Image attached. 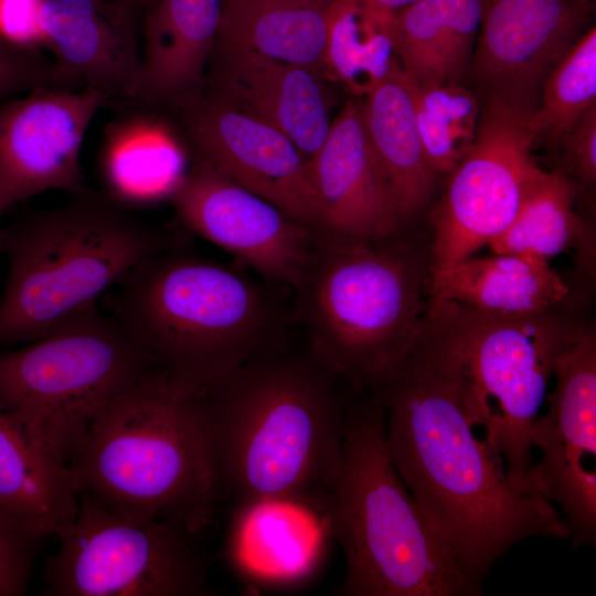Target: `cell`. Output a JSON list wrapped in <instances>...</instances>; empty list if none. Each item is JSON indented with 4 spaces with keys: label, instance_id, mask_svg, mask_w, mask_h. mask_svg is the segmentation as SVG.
<instances>
[{
    "label": "cell",
    "instance_id": "39",
    "mask_svg": "<svg viewBox=\"0 0 596 596\" xmlns=\"http://www.w3.org/2000/svg\"><path fill=\"white\" fill-rule=\"evenodd\" d=\"M586 1H590V0H586Z\"/></svg>",
    "mask_w": 596,
    "mask_h": 596
},
{
    "label": "cell",
    "instance_id": "2",
    "mask_svg": "<svg viewBox=\"0 0 596 596\" xmlns=\"http://www.w3.org/2000/svg\"><path fill=\"white\" fill-rule=\"evenodd\" d=\"M337 379L311 354L273 347L204 389L220 497L235 508L289 501L322 515L345 432Z\"/></svg>",
    "mask_w": 596,
    "mask_h": 596
},
{
    "label": "cell",
    "instance_id": "27",
    "mask_svg": "<svg viewBox=\"0 0 596 596\" xmlns=\"http://www.w3.org/2000/svg\"><path fill=\"white\" fill-rule=\"evenodd\" d=\"M332 0H221L216 39L324 75Z\"/></svg>",
    "mask_w": 596,
    "mask_h": 596
},
{
    "label": "cell",
    "instance_id": "4",
    "mask_svg": "<svg viewBox=\"0 0 596 596\" xmlns=\"http://www.w3.org/2000/svg\"><path fill=\"white\" fill-rule=\"evenodd\" d=\"M322 520L345 557L338 596H480L397 473L373 394L347 403L338 469Z\"/></svg>",
    "mask_w": 596,
    "mask_h": 596
},
{
    "label": "cell",
    "instance_id": "18",
    "mask_svg": "<svg viewBox=\"0 0 596 596\" xmlns=\"http://www.w3.org/2000/svg\"><path fill=\"white\" fill-rule=\"evenodd\" d=\"M137 13L115 0H43L42 45L66 75L107 95L108 105L137 98L142 75Z\"/></svg>",
    "mask_w": 596,
    "mask_h": 596
},
{
    "label": "cell",
    "instance_id": "35",
    "mask_svg": "<svg viewBox=\"0 0 596 596\" xmlns=\"http://www.w3.org/2000/svg\"><path fill=\"white\" fill-rule=\"evenodd\" d=\"M43 0H0V39L15 45L42 47L39 23Z\"/></svg>",
    "mask_w": 596,
    "mask_h": 596
},
{
    "label": "cell",
    "instance_id": "1",
    "mask_svg": "<svg viewBox=\"0 0 596 596\" xmlns=\"http://www.w3.org/2000/svg\"><path fill=\"white\" fill-rule=\"evenodd\" d=\"M385 413L390 458L479 595L492 565L532 536L566 540L555 505L519 491L451 389L415 353L368 386Z\"/></svg>",
    "mask_w": 596,
    "mask_h": 596
},
{
    "label": "cell",
    "instance_id": "33",
    "mask_svg": "<svg viewBox=\"0 0 596 596\" xmlns=\"http://www.w3.org/2000/svg\"><path fill=\"white\" fill-rule=\"evenodd\" d=\"M40 543L0 505V596L26 592Z\"/></svg>",
    "mask_w": 596,
    "mask_h": 596
},
{
    "label": "cell",
    "instance_id": "16",
    "mask_svg": "<svg viewBox=\"0 0 596 596\" xmlns=\"http://www.w3.org/2000/svg\"><path fill=\"white\" fill-rule=\"evenodd\" d=\"M109 98L98 89L38 87L0 106V214L38 193L84 188L79 152Z\"/></svg>",
    "mask_w": 596,
    "mask_h": 596
},
{
    "label": "cell",
    "instance_id": "30",
    "mask_svg": "<svg viewBox=\"0 0 596 596\" xmlns=\"http://www.w3.org/2000/svg\"><path fill=\"white\" fill-rule=\"evenodd\" d=\"M415 104L417 128L429 167L436 173H450L473 142L481 102L456 83L415 85Z\"/></svg>",
    "mask_w": 596,
    "mask_h": 596
},
{
    "label": "cell",
    "instance_id": "28",
    "mask_svg": "<svg viewBox=\"0 0 596 596\" xmlns=\"http://www.w3.org/2000/svg\"><path fill=\"white\" fill-rule=\"evenodd\" d=\"M393 15L376 14L360 0H332L327 11L324 76L363 97L397 61Z\"/></svg>",
    "mask_w": 596,
    "mask_h": 596
},
{
    "label": "cell",
    "instance_id": "20",
    "mask_svg": "<svg viewBox=\"0 0 596 596\" xmlns=\"http://www.w3.org/2000/svg\"><path fill=\"white\" fill-rule=\"evenodd\" d=\"M107 107L115 117L102 132L103 192L129 209L170 199L190 168L191 148L169 107L162 115L161 104L141 98Z\"/></svg>",
    "mask_w": 596,
    "mask_h": 596
},
{
    "label": "cell",
    "instance_id": "17",
    "mask_svg": "<svg viewBox=\"0 0 596 596\" xmlns=\"http://www.w3.org/2000/svg\"><path fill=\"white\" fill-rule=\"evenodd\" d=\"M327 82L318 71L216 39L200 91L283 131L309 166L332 121Z\"/></svg>",
    "mask_w": 596,
    "mask_h": 596
},
{
    "label": "cell",
    "instance_id": "21",
    "mask_svg": "<svg viewBox=\"0 0 596 596\" xmlns=\"http://www.w3.org/2000/svg\"><path fill=\"white\" fill-rule=\"evenodd\" d=\"M428 301L494 317L549 312L570 287L549 260L525 254L468 257L430 272Z\"/></svg>",
    "mask_w": 596,
    "mask_h": 596
},
{
    "label": "cell",
    "instance_id": "5",
    "mask_svg": "<svg viewBox=\"0 0 596 596\" xmlns=\"http://www.w3.org/2000/svg\"><path fill=\"white\" fill-rule=\"evenodd\" d=\"M168 246L163 230L85 187L58 206L24 211L1 227L9 268L0 345L32 342L97 307L132 268Z\"/></svg>",
    "mask_w": 596,
    "mask_h": 596
},
{
    "label": "cell",
    "instance_id": "10",
    "mask_svg": "<svg viewBox=\"0 0 596 596\" xmlns=\"http://www.w3.org/2000/svg\"><path fill=\"white\" fill-rule=\"evenodd\" d=\"M196 534L174 522L109 510L79 491L74 520L45 563L44 594L211 596L210 566Z\"/></svg>",
    "mask_w": 596,
    "mask_h": 596
},
{
    "label": "cell",
    "instance_id": "37",
    "mask_svg": "<svg viewBox=\"0 0 596 596\" xmlns=\"http://www.w3.org/2000/svg\"><path fill=\"white\" fill-rule=\"evenodd\" d=\"M121 3H125L134 9H136L138 12L143 9V7L149 2V0H115Z\"/></svg>",
    "mask_w": 596,
    "mask_h": 596
},
{
    "label": "cell",
    "instance_id": "38",
    "mask_svg": "<svg viewBox=\"0 0 596 596\" xmlns=\"http://www.w3.org/2000/svg\"><path fill=\"white\" fill-rule=\"evenodd\" d=\"M0 246H1V227H0Z\"/></svg>",
    "mask_w": 596,
    "mask_h": 596
},
{
    "label": "cell",
    "instance_id": "14",
    "mask_svg": "<svg viewBox=\"0 0 596 596\" xmlns=\"http://www.w3.org/2000/svg\"><path fill=\"white\" fill-rule=\"evenodd\" d=\"M169 200L189 231L260 275L300 290L318 230L294 220L195 156Z\"/></svg>",
    "mask_w": 596,
    "mask_h": 596
},
{
    "label": "cell",
    "instance_id": "11",
    "mask_svg": "<svg viewBox=\"0 0 596 596\" xmlns=\"http://www.w3.org/2000/svg\"><path fill=\"white\" fill-rule=\"evenodd\" d=\"M531 114L482 98L473 142L450 172L433 223L430 272L448 268L501 234L546 175L532 155Z\"/></svg>",
    "mask_w": 596,
    "mask_h": 596
},
{
    "label": "cell",
    "instance_id": "15",
    "mask_svg": "<svg viewBox=\"0 0 596 596\" xmlns=\"http://www.w3.org/2000/svg\"><path fill=\"white\" fill-rule=\"evenodd\" d=\"M586 0H487L469 73L482 98L531 114L543 85L583 35Z\"/></svg>",
    "mask_w": 596,
    "mask_h": 596
},
{
    "label": "cell",
    "instance_id": "36",
    "mask_svg": "<svg viewBox=\"0 0 596 596\" xmlns=\"http://www.w3.org/2000/svg\"><path fill=\"white\" fill-rule=\"evenodd\" d=\"M376 13L393 14L395 11L421 0H360Z\"/></svg>",
    "mask_w": 596,
    "mask_h": 596
},
{
    "label": "cell",
    "instance_id": "31",
    "mask_svg": "<svg viewBox=\"0 0 596 596\" xmlns=\"http://www.w3.org/2000/svg\"><path fill=\"white\" fill-rule=\"evenodd\" d=\"M596 105V30L584 33L546 78L530 125L536 143L556 146L564 132Z\"/></svg>",
    "mask_w": 596,
    "mask_h": 596
},
{
    "label": "cell",
    "instance_id": "24",
    "mask_svg": "<svg viewBox=\"0 0 596 596\" xmlns=\"http://www.w3.org/2000/svg\"><path fill=\"white\" fill-rule=\"evenodd\" d=\"M227 552L259 584H292L318 563L328 539L322 515L289 501H262L236 508Z\"/></svg>",
    "mask_w": 596,
    "mask_h": 596
},
{
    "label": "cell",
    "instance_id": "7",
    "mask_svg": "<svg viewBox=\"0 0 596 596\" xmlns=\"http://www.w3.org/2000/svg\"><path fill=\"white\" fill-rule=\"evenodd\" d=\"M571 329L551 311L494 317L428 301L413 350L451 389L526 494L540 497L530 430Z\"/></svg>",
    "mask_w": 596,
    "mask_h": 596
},
{
    "label": "cell",
    "instance_id": "23",
    "mask_svg": "<svg viewBox=\"0 0 596 596\" xmlns=\"http://www.w3.org/2000/svg\"><path fill=\"white\" fill-rule=\"evenodd\" d=\"M366 140L404 221L428 201L436 179L422 146L415 84L396 61L360 103Z\"/></svg>",
    "mask_w": 596,
    "mask_h": 596
},
{
    "label": "cell",
    "instance_id": "32",
    "mask_svg": "<svg viewBox=\"0 0 596 596\" xmlns=\"http://www.w3.org/2000/svg\"><path fill=\"white\" fill-rule=\"evenodd\" d=\"M38 87L78 91L84 85L66 75L42 47L0 39V106Z\"/></svg>",
    "mask_w": 596,
    "mask_h": 596
},
{
    "label": "cell",
    "instance_id": "3",
    "mask_svg": "<svg viewBox=\"0 0 596 596\" xmlns=\"http://www.w3.org/2000/svg\"><path fill=\"white\" fill-rule=\"evenodd\" d=\"M70 470L109 510L198 535L220 498L204 387L150 368L100 409Z\"/></svg>",
    "mask_w": 596,
    "mask_h": 596
},
{
    "label": "cell",
    "instance_id": "6",
    "mask_svg": "<svg viewBox=\"0 0 596 596\" xmlns=\"http://www.w3.org/2000/svg\"><path fill=\"white\" fill-rule=\"evenodd\" d=\"M113 289L107 313L157 365L204 389L274 347V300L233 267L168 246Z\"/></svg>",
    "mask_w": 596,
    "mask_h": 596
},
{
    "label": "cell",
    "instance_id": "22",
    "mask_svg": "<svg viewBox=\"0 0 596 596\" xmlns=\"http://www.w3.org/2000/svg\"><path fill=\"white\" fill-rule=\"evenodd\" d=\"M221 0H149L141 10L137 98L168 104L202 86L216 40Z\"/></svg>",
    "mask_w": 596,
    "mask_h": 596
},
{
    "label": "cell",
    "instance_id": "19",
    "mask_svg": "<svg viewBox=\"0 0 596 596\" xmlns=\"http://www.w3.org/2000/svg\"><path fill=\"white\" fill-rule=\"evenodd\" d=\"M320 207L319 231L381 241L403 222L365 137L360 103L345 100L309 162Z\"/></svg>",
    "mask_w": 596,
    "mask_h": 596
},
{
    "label": "cell",
    "instance_id": "25",
    "mask_svg": "<svg viewBox=\"0 0 596 596\" xmlns=\"http://www.w3.org/2000/svg\"><path fill=\"white\" fill-rule=\"evenodd\" d=\"M79 489L25 427L0 411V505L35 539L58 538L72 523Z\"/></svg>",
    "mask_w": 596,
    "mask_h": 596
},
{
    "label": "cell",
    "instance_id": "8",
    "mask_svg": "<svg viewBox=\"0 0 596 596\" xmlns=\"http://www.w3.org/2000/svg\"><path fill=\"white\" fill-rule=\"evenodd\" d=\"M390 238L366 242L317 231L297 292L311 355L355 387L391 373L413 352L424 327L419 268L408 247Z\"/></svg>",
    "mask_w": 596,
    "mask_h": 596
},
{
    "label": "cell",
    "instance_id": "26",
    "mask_svg": "<svg viewBox=\"0 0 596 596\" xmlns=\"http://www.w3.org/2000/svg\"><path fill=\"white\" fill-rule=\"evenodd\" d=\"M487 0H421L394 12L391 35L403 72L418 87L460 83L469 73Z\"/></svg>",
    "mask_w": 596,
    "mask_h": 596
},
{
    "label": "cell",
    "instance_id": "12",
    "mask_svg": "<svg viewBox=\"0 0 596 596\" xmlns=\"http://www.w3.org/2000/svg\"><path fill=\"white\" fill-rule=\"evenodd\" d=\"M549 408L530 430L541 453L531 478L538 494L558 504L568 523L572 550L596 546V339L590 328L572 327L553 365Z\"/></svg>",
    "mask_w": 596,
    "mask_h": 596
},
{
    "label": "cell",
    "instance_id": "29",
    "mask_svg": "<svg viewBox=\"0 0 596 596\" xmlns=\"http://www.w3.org/2000/svg\"><path fill=\"white\" fill-rule=\"evenodd\" d=\"M574 184L563 172H547L512 223L488 246L492 254H525L545 260L567 252L584 236L573 211Z\"/></svg>",
    "mask_w": 596,
    "mask_h": 596
},
{
    "label": "cell",
    "instance_id": "34",
    "mask_svg": "<svg viewBox=\"0 0 596 596\" xmlns=\"http://www.w3.org/2000/svg\"><path fill=\"white\" fill-rule=\"evenodd\" d=\"M556 146L562 150L567 172L593 185L596 181V105L564 132Z\"/></svg>",
    "mask_w": 596,
    "mask_h": 596
},
{
    "label": "cell",
    "instance_id": "9",
    "mask_svg": "<svg viewBox=\"0 0 596 596\" xmlns=\"http://www.w3.org/2000/svg\"><path fill=\"white\" fill-rule=\"evenodd\" d=\"M155 365L118 320L94 307L0 352V411L70 469L100 409Z\"/></svg>",
    "mask_w": 596,
    "mask_h": 596
},
{
    "label": "cell",
    "instance_id": "13",
    "mask_svg": "<svg viewBox=\"0 0 596 596\" xmlns=\"http://www.w3.org/2000/svg\"><path fill=\"white\" fill-rule=\"evenodd\" d=\"M166 105L193 156L294 220L320 228L319 200L308 162L283 131L200 89Z\"/></svg>",
    "mask_w": 596,
    "mask_h": 596
}]
</instances>
